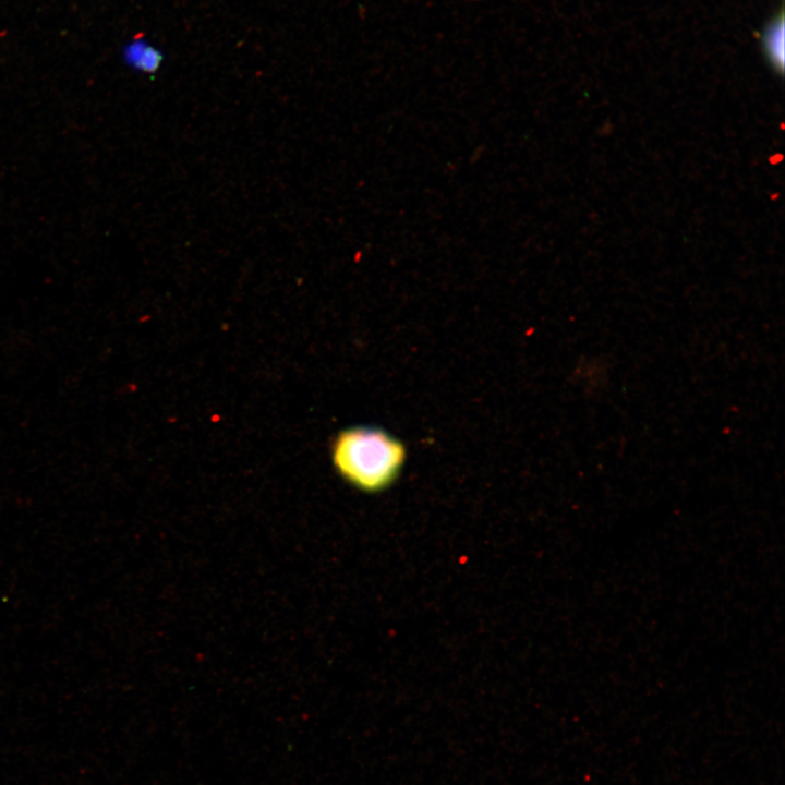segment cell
<instances>
[{
  "mask_svg": "<svg viewBox=\"0 0 785 785\" xmlns=\"http://www.w3.org/2000/svg\"><path fill=\"white\" fill-rule=\"evenodd\" d=\"M407 450L397 437L377 427L341 431L331 444V461L340 476L354 487L377 492L399 475Z\"/></svg>",
  "mask_w": 785,
  "mask_h": 785,
  "instance_id": "6da1fadb",
  "label": "cell"
},
{
  "mask_svg": "<svg viewBox=\"0 0 785 785\" xmlns=\"http://www.w3.org/2000/svg\"><path fill=\"white\" fill-rule=\"evenodd\" d=\"M784 10L781 9L764 24L760 33V44L769 64L783 73L785 62V23Z\"/></svg>",
  "mask_w": 785,
  "mask_h": 785,
  "instance_id": "7a4b0ae2",
  "label": "cell"
},
{
  "mask_svg": "<svg viewBox=\"0 0 785 785\" xmlns=\"http://www.w3.org/2000/svg\"><path fill=\"white\" fill-rule=\"evenodd\" d=\"M126 60L136 69L154 72L161 61L160 55L143 44H134L126 50Z\"/></svg>",
  "mask_w": 785,
  "mask_h": 785,
  "instance_id": "3957f363",
  "label": "cell"
}]
</instances>
